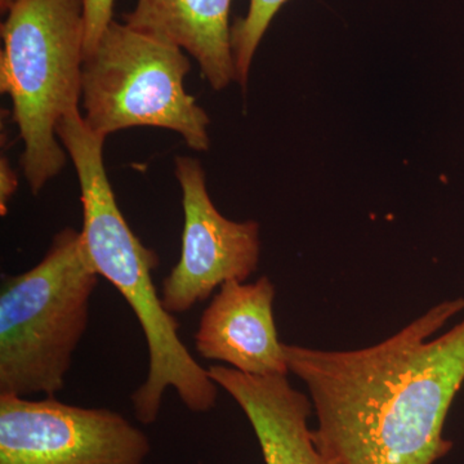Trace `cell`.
I'll list each match as a JSON object with an SVG mask.
<instances>
[{"instance_id":"cell-1","label":"cell","mask_w":464,"mask_h":464,"mask_svg":"<svg viewBox=\"0 0 464 464\" xmlns=\"http://www.w3.org/2000/svg\"><path fill=\"white\" fill-rule=\"evenodd\" d=\"M464 298L436 304L372 347L323 351L284 343L289 371L306 384L317 417L314 440L338 464H435L449 409L464 383Z\"/></svg>"},{"instance_id":"cell-2","label":"cell","mask_w":464,"mask_h":464,"mask_svg":"<svg viewBox=\"0 0 464 464\" xmlns=\"http://www.w3.org/2000/svg\"><path fill=\"white\" fill-rule=\"evenodd\" d=\"M60 139L81 186V232L90 264L123 295L148 343V377L130 396L136 420L146 426L157 422L168 389L192 413H208L216 406L218 386L192 357L179 337V323L163 306L152 280L160 264L157 253L143 246L119 209L103 164L105 139L81 121L63 128Z\"/></svg>"},{"instance_id":"cell-3","label":"cell","mask_w":464,"mask_h":464,"mask_svg":"<svg viewBox=\"0 0 464 464\" xmlns=\"http://www.w3.org/2000/svg\"><path fill=\"white\" fill-rule=\"evenodd\" d=\"M100 276L82 232L66 227L26 273L3 277L0 289V395L54 398L90 325Z\"/></svg>"},{"instance_id":"cell-4","label":"cell","mask_w":464,"mask_h":464,"mask_svg":"<svg viewBox=\"0 0 464 464\" xmlns=\"http://www.w3.org/2000/svg\"><path fill=\"white\" fill-rule=\"evenodd\" d=\"M0 34V91L11 97L24 174L38 195L66 164L56 128L82 99L83 0H18Z\"/></svg>"},{"instance_id":"cell-5","label":"cell","mask_w":464,"mask_h":464,"mask_svg":"<svg viewBox=\"0 0 464 464\" xmlns=\"http://www.w3.org/2000/svg\"><path fill=\"white\" fill-rule=\"evenodd\" d=\"M190 69L181 48L112 21L84 57L85 124L102 139L127 128H164L207 151L209 116L183 85Z\"/></svg>"},{"instance_id":"cell-6","label":"cell","mask_w":464,"mask_h":464,"mask_svg":"<svg viewBox=\"0 0 464 464\" xmlns=\"http://www.w3.org/2000/svg\"><path fill=\"white\" fill-rule=\"evenodd\" d=\"M151 442L123 414L0 395V464H145Z\"/></svg>"},{"instance_id":"cell-7","label":"cell","mask_w":464,"mask_h":464,"mask_svg":"<svg viewBox=\"0 0 464 464\" xmlns=\"http://www.w3.org/2000/svg\"><path fill=\"white\" fill-rule=\"evenodd\" d=\"M176 177L185 215L182 252L164 279L160 295L163 306L173 315L207 301L225 283L246 282L259 261L257 222H234L217 210L200 161L177 157Z\"/></svg>"},{"instance_id":"cell-8","label":"cell","mask_w":464,"mask_h":464,"mask_svg":"<svg viewBox=\"0 0 464 464\" xmlns=\"http://www.w3.org/2000/svg\"><path fill=\"white\" fill-rule=\"evenodd\" d=\"M276 289L267 276L219 286L200 317L195 347L204 359L250 375H288L274 317Z\"/></svg>"},{"instance_id":"cell-9","label":"cell","mask_w":464,"mask_h":464,"mask_svg":"<svg viewBox=\"0 0 464 464\" xmlns=\"http://www.w3.org/2000/svg\"><path fill=\"white\" fill-rule=\"evenodd\" d=\"M208 374L248 418L266 464H338L315 444L308 418L313 401L293 389L288 375H250L225 365Z\"/></svg>"},{"instance_id":"cell-10","label":"cell","mask_w":464,"mask_h":464,"mask_svg":"<svg viewBox=\"0 0 464 464\" xmlns=\"http://www.w3.org/2000/svg\"><path fill=\"white\" fill-rule=\"evenodd\" d=\"M232 0H137L125 25L176 45L199 63L213 90L237 81L231 45Z\"/></svg>"},{"instance_id":"cell-11","label":"cell","mask_w":464,"mask_h":464,"mask_svg":"<svg viewBox=\"0 0 464 464\" xmlns=\"http://www.w3.org/2000/svg\"><path fill=\"white\" fill-rule=\"evenodd\" d=\"M288 0H250L248 14L237 18L231 27L232 54H234L237 82L246 87L249 69L258 44L267 32L271 21Z\"/></svg>"},{"instance_id":"cell-12","label":"cell","mask_w":464,"mask_h":464,"mask_svg":"<svg viewBox=\"0 0 464 464\" xmlns=\"http://www.w3.org/2000/svg\"><path fill=\"white\" fill-rule=\"evenodd\" d=\"M115 0H83L84 5V57L99 44L101 36L106 32L110 24L114 21Z\"/></svg>"},{"instance_id":"cell-13","label":"cell","mask_w":464,"mask_h":464,"mask_svg":"<svg viewBox=\"0 0 464 464\" xmlns=\"http://www.w3.org/2000/svg\"><path fill=\"white\" fill-rule=\"evenodd\" d=\"M18 188L17 174L12 169L8 159L2 157L0 160V213L7 215L9 200Z\"/></svg>"},{"instance_id":"cell-14","label":"cell","mask_w":464,"mask_h":464,"mask_svg":"<svg viewBox=\"0 0 464 464\" xmlns=\"http://www.w3.org/2000/svg\"><path fill=\"white\" fill-rule=\"evenodd\" d=\"M18 0H0V11L2 14H7L12 5H16Z\"/></svg>"}]
</instances>
